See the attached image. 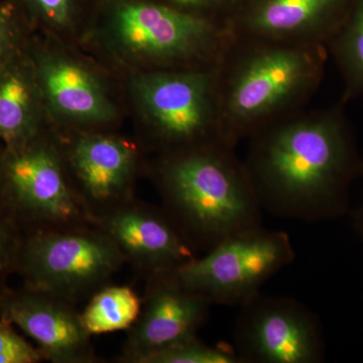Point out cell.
<instances>
[{
  "label": "cell",
  "instance_id": "1",
  "mask_svg": "<svg viewBox=\"0 0 363 363\" xmlns=\"http://www.w3.org/2000/svg\"><path fill=\"white\" fill-rule=\"evenodd\" d=\"M344 106L303 109L247 138L243 164L264 211L306 223L348 213L363 161Z\"/></svg>",
  "mask_w": 363,
  "mask_h": 363
},
{
  "label": "cell",
  "instance_id": "2",
  "mask_svg": "<svg viewBox=\"0 0 363 363\" xmlns=\"http://www.w3.org/2000/svg\"><path fill=\"white\" fill-rule=\"evenodd\" d=\"M323 45L233 35L216 67L222 126L236 145L305 109L324 78Z\"/></svg>",
  "mask_w": 363,
  "mask_h": 363
},
{
  "label": "cell",
  "instance_id": "3",
  "mask_svg": "<svg viewBox=\"0 0 363 363\" xmlns=\"http://www.w3.org/2000/svg\"><path fill=\"white\" fill-rule=\"evenodd\" d=\"M162 208L195 252L262 225V210L235 147L162 155L155 169Z\"/></svg>",
  "mask_w": 363,
  "mask_h": 363
},
{
  "label": "cell",
  "instance_id": "4",
  "mask_svg": "<svg viewBox=\"0 0 363 363\" xmlns=\"http://www.w3.org/2000/svg\"><path fill=\"white\" fill-rule=\"evenodd\" d=\"M99 7L113 42L157 69L215 68L233 38L224 23L156 0H99Z\"/></svg>",
  "mask_w": 363,
  "mask_h": 363
},
{
  "label": "cell",
  "instance_id": "5",
  "mask_svg": "<svg viewBox=\"0 0 363 363\" xmlns=\"http://www.w3.org/2000/svg\"><path fill=\"white\" fill-rule=\"evenodd\" d=\"M125 264L114 241L89 224L23 233L16 272L23 286L77 304L111 284Z\"/></svg>",
  "mask_w": 363,
  "mask_h": 363
},
{
  "label": "cell",
  "instance_id": "6",
  "mask_svg": "<svg viewBox=\"0 0 363 363\" xmlns=\"http://www.w3.org/2000/svg\"><path fill=\"white\" fill-rule=\"evenodd\" d=\"M216 67L156 69L133 81L162 155L217 143L233 145L222 126Z\"/></svg>",
  "mask_w": 363,
  "mask_h": 363
},
{
  "label": "cell",
  "instance_id": "7",
  "mask_svg": "<svg viewBox=\"0 0 363 363\" xmlns=\"http://www.w3.org/2000/svg\"><path fill=\"white\" fill-rule=\"evenodd\" d=\"M0 196L23 233L92 224L64 157L40 133L0 147Z\"/></svg>",
  "mask_w": 363,
  "mask_h": 363
},
{
  "label": "cell",
  "instance_id": "8",
  "mask_svg": "<svg viewBox=\"0 0 363 363\" xmlns=\"http://www.w3.org/2000/svg\"><path fill=\"white\" fill-rule=\"evenodd\" d=\"M296 257L290 236L260 225L231 236L174 271L212 305L240 306Z\"/></svg>",
  "mask_w": 363,
  "mask_h": 363
},
{
  "label": "cell",
  "instance_id": "9",
  "mask_svg": "<svg viewBox=\"0 0 363 363\" xmlns=\"http://www.w3.org/2000/svg\"><path fill=\"white\" fill-rule=\"evenodd\" d=\"M233 339L240 363H319L325 358L321 321L292 298L253 296L240 306Z\"/></svg>",
  "mask_w": 363,
  "mask_h": 363
},
{
  "label": "cell",
  "instance_id": "10",
  "mask_svg": "<svg viewBox=\"0 0 363 363\" xmlns=\"http://www.w3.org/2000/svg\"><path fill=\"white\" fill-rule=\"evenodd\" d=\"M147 279L142 311L128 330L121 362L143 363L157 351L197 335L212 304L182 286L173 272Z\"/></svg>",
  "mask_w": 363,
  "mask_h": 363
},
{
  "label": "cell",
  "instance_id": "11",
  "mask_svg": "<svg viewBox=\"0 0 363 363\" xmlns=\"http://www.w3.org/2000/svg\"><path fill=\"white\" fill-rule=\"evenodd\" d=\"M0 318L30 336L44 360L96 362L81 312L70 301L26 286L16 290L9 288L0 298Z\"/></svg>",
  "mask_w": 363,
  "mask_h": 363
},
{
  "label": "cell",
  "instance_id": "12",
  "mask_svg": "<svg viewBox=\"0 0 363 363\" xmlns=\"http://www.w3.org/2000/svg\"><path fill=\"white\" fill-rule=\"evenodd\" d=\"M145 278L173 272L197 257L164 208L135 199L92 219Z\"/></svg>",
  "mask_w": 363,
  "mask_h": 363
},
{
  "label": "cell",
  "instance_id": "13",
  "mask_svg": "<svg viewBox=\"0 0 363 363\" xmlns=\"http://www.w3.org/2000/svg\"><path fill=\"white\" fill-rule=\"evenodd\" d=\"M64 157L91 223L95 217L135 199L138 152L128 140L107 135L80 136Z\"/></svg>",
  "mask_w": 363,
  "mask_h": 363
},
{
  "label": "cell",
  "instance_id": "14",
  "mask_svg": "<svg viewBox=\"0 0 363 363\" xmlns=\"http://www.w3.org/2000/svg\"><path fill=\"white\" fill-rule=\"evenodd\" d=\"M355 0H242L226 26L233 35L323 45L335 35Z\"/></svg>",
  "mask_w": 363,
  "mask_h": 363
},
{
  "label": "cell",
  "instance_id": "15",
  "mask_svg": "<svg viewBox=\"0 0 363 363\" xmlns=\"http://www.w3.org/2000/svg\"><path fill=\"white\" fill-rule=\"evenodd\" d=\"M32 61L43 99L58 113L88 123H107L116 117L111 98L84 67L50 55Z\"/></svg>",
  "mask_w": 363,
  "mask_h": 363
},
{
  "label": "cell",
  "instance_id": "16",
  "mask_svg": "<svg viewBox=\"0 0 363 363\" xmlns=\"http://www.w3.org/2000/svg\"><path fill=\"white\" fill-rule=\"evenodd\" d=\"M42 99L32 58L21 49L0 71V147L40 135Z\"/></svg>",
  "mask_w": 363,
  "mask_h": 363
},
{
  "label": "cell",
  "instance_id": "17",
  "mask_svg": "<svg viewBox=\"0 0 363 363\" xmlns=\"http://www.w3.org/2000/svg\"><path fill=\"white\" fill-rule=\"evenodd\" d=\"M88 300L81 319L90 336L128 331L142 311L143 298L130 286L108 284Z\"/></svg>",
  "mask_w": 363,
  "mask_h": 363
},
{
  "label": "cell",
  "instance_id": "18",
  "mask_svg": "<svg viewBox=\"0 0 363 363\" xmlns=\"http://www.w3.org/2000/svg\"><path fill=\"white\" fill-rule=\"evenodd\" d=\"M343 81L341 101L363 97V0H355L342 26L326 45Z\"/></svg>",
  "mask_w": 363,
  "mask_h": 363
},
{
  "label": "cell",
  "instance_id": "19",
  "mask_svg": "<svg viewBox=\"0 0 363 363\" xmlns=\"http://www.w3.org/2000/svg\"><path fill=\"white\" fill-rule=\"evenodd\" d=\"M143 363H240L234 348L210 346L197 335L152 353Z\"/></svg>",
  "mask_w": 363,
  "mask_h": 363
},
{
  "label": "cell",
  "instance_id": "20",
  "mask_svg": "<svg viewBox=\"0 0 363 363\" xmlns=\"http://www.w3.org/2000/svg\"><path fill=\"white\" fill-rule=\"evenodd\" d=\"M23 235V229L0 196V298L9 289V277L16 272Z\"/></svg>",
  "mask_w": 363,
  "mask_h": 363
},
{
  "label": "cell",
  "instance_id": "21",
  "mask_svg": "<svg viewBox=\"0 0 363 363\" xmlns=\"http://www.w3.org/2000/svg\"><path fill=\"white\" fill-rule=\"evenodd\" d=\"M23 9L28 20H35L45 26L67 28L77 20L83 0H14Z\"/></svg>",
  "mask_w": 363,
  "mask_h": 363
},
{
  "label": "cell",
  "instance_id": "22",
  "mask_svg": "<svg viewBox=\"0 0 363 363\" xmlns=\"http://www.w3.org/2000/svg\"><path fill=\"white\" fill-rule=\"evenodd\" d=\"M28 18L14 0H0V71L23 49Z\"/></svg>",
  "mask_w": 363,
  "mask_h": 363
},
{
  "label": "cell",
  "instance_id": "23",
  "mask_svg": "<svg viewBox=\"0 0 363 363\" xmlns=\"http://www.w3.org/2000/svg\"><path fill=\"white\" fill-rule=\"evenodd\" d=\"M11 322L0 318V363H38L43 362L37 346L21 336Z\"/></svg>",
  "mask_w": 363,
  "mask_h": 363
},
{
  "label": "cell",
  "instance_id": "24",
  "mask_svg": "<svg viewBox=\"0 0 363 363\" xmlns=\"http://www.w3.org/2000/svg\"><path fill=\"white\" fill-rule=\"evenodd\" d=\"M184 13L224 23L240 6L242 0H156Z\"/></svg>",
  "mask_w": 363,
  "mask_h": 363
},
{
  "label": "cell",
  "instance_id": "25",
  "mask_svg": "<svg viewBox=\"0 0 363 363\" xmlns=\"http://www.w3.org/2000/svg\"><path fill=\"white\" fill-rule=\"evenodd\" d=\"M352 217L353 226H354L355 230H357V233L362 236L363 240V198L359 206H358L357 210L353 212Z\"/></svg>",
  "mask_w": 363,
  "mask_h": 363
}]
</instances>
